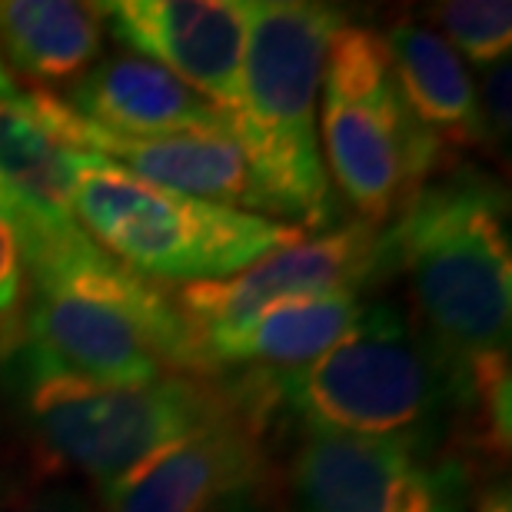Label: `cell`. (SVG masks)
<instances>
[{"instance_id": "obj_7", "label": "cell", "mask_w": 512, "mask_h": 512, "mask_svg": "<svg viewBox=\"0 0 512 512\" xmlns=\"http://www.w3.org/2000/svg\"><path fill=\"white\" fill-rule=\"evenodd\" d=\"M14 376L44 453L84 473L97 489L233 409L230 389L207 383V376L110 386L24 363H14Z\"/></svg>"}, {"instance_id": "obj_1", "label": "cell", "mask_w": 512, "mask_h": 512, "mask_svg": "<svg viewBox=\"0 0 512 512\" xmlns=\"http://www.w3.org/2000/svg\"><path fill=\"white\" fill-rule=\"evenodd\" d=\"M459 363L419 333L403 310L370 303L320 360L296 370H247L227 383L256 426L306 436L373 439L433 456L453 426Z\"/></svg>"}, {"instance_id": "obj_18", "label": "cell", "mask_w": 512, "mask_h": 512, "mask_svg": "<svg viewBox=\"0 0 512 512\" xmlns=\"http://www.w3.org/2000/svg\"><path fill=\"white\" fill-rule=\"evenodd\" d=\"M433 20L446 30V44L473 64L493 67L509 60L512 7L506 0H449L433 7Z\"/></svg>"}, {"instance_id": "obj_13", "label": "cell", "mask_w": 512, "mask_h": 512, "mask_svg": "<svg viewBox=\"0 0 512 512\" xmlns=\"http://www.w3.org/2000/svg\"><path fill=\"white\" fill-rule=\"evenodd\" d=\"M40 120L70 150H87L124 167L133 177L153 187L187 193V197L220 203V207L247 210L266 217V200L253 170L233 137L207 133H180V137H127L110 133L77 117L64 100L47 90H30Z\"/></svg>"}, {"instance_id": "obj_6", "label": "cell", "mask_w": 512, "mask_h": 512, "mask_svg": "<svg viewBox=\"0 0 512 512\" xmlns=\"http://www.w3.org/2000/svg\"><path fill=\"white\" fill-rule=\"evenodd\" d=\"M323 163L346 203L376 227L443 167L446 153L409 114L380 34L346 24L333 37L320 80Z\"/></svg>"}, {"instance_id": "obj_14", "label": "cell", "mask_w": 512, "mask_h": 512, "mask_svg": "<svg viewBox=\"0 0 512 512\" xmlns=\"http://www.w3.org/2000/svg\"><path fill=\"white\" fill-rule=\"evenodd\" d=\"M60 100L87 124L127 137H233L227 114H220L170 70L133 54L100 60Z\"/></svg>"}, {"instance_id": "obj_23", "label": "cell", "mask_w": 512, "mask_h": 512, "mask_svg": "<svg viewBox=\"0 0 512 512\" xmlns=\"http://www.w3.org/2000/svg\"><path fill=\"white\" fill-rule=\"evenodd\" d=\"M17 94H24V90L17 87L14 74H10V70H7L4 57H0V100H10V97H17Z\"/></svg>"}, {"instance_id": "obj_19", "label": "cell", "mask_w": 512, "mask_h": 512, "mask_svg": "<svg viewBox=\"0 0 512 512\" xmlns=\"http://www.w3.org/2000/svg\"><path fill=\"white\" fill-rule=\"evenodd\" d=\"M24 286L27 273L20 263L17 243L0 220V353H10L20 333V316H24Z\"/></svg>"}, {"instance_id": "obj_16", "label": "cell", "mask_w": 512, "mask_h": 512, "mask_svg": "<svg viewBox=\"0 0 512 512\" xmlns=\"http://www.w3.org/2000/svg\"><path fill=\"white\" fill-rule=\"evenodd\" d=\"M383 44L409 114L443 147V153L486 143L473 77L463 57L436 30L416 20H399L383 37Z\"/></svg>"}, {"instance_id": "obj_21", "label": "cell", "mask_w": 512, "mask_h": 512, "mask_svg": "<svg viewBox=\"0 0 512 512\" xmlns=\"http://www.w3.org/2000/svg\"><path fill=\"white\" fill-rule=\"evenodd\" d=\"M17 512H94L90 499L77 489H44L30 503H24Z\"/></svg>"}, {"instance_id": "obj_11", "label": "cell", "mask_w": 512, "mask_h": 512, "mask_svg": "<svg viewBox=\"0 0 512 512\" xmlns=\"http://www.w3.org/2000/svg\"><path fill=\"white\" fill-rule=\"evenodd\" d=\"M94 10L127 54L170 70L233 120L247 0H114Z\"/></svg>"}, {"instance_id": "obj_2", "label": "cell", "mask_w": 512, "mask_h": 512, "mask_svg": "<svg viewBox=\"0 0 512 512\" xmlns=\"http://www.w3.org/2000/svg\"><path fill=\"white\" fill-rule=\"evenodd\" d=\"M346 14L310 0H247L240 104L233 140L247 157L266 217L306 230H333L336 197L320 150L323 60Z\"/></svg>"}, {"instance_id": "obj_4", "label": "cell", "mask_w": 512, "mask_h": 512, "mask_svg": "<svg viewBox=\"0 0 512 512\" xmlns=\"http://www.w3.org/2000/svg\"><path fill=\"white\" fill-rule=\"evenodd\" d=\"M7 360L110 386L207 376L177 303L104 250L30 283Z\"/></svg>"}, {"instance_id": "obj_8", "label": "cell", "mask_w": 512, "mask_h": 512, "mask_svg": "<svg viewBox=\"0 0 512 512\" xmlns=\"http://www.w3.org/2000/svg\"><path fill=\"white\" fill-rule=\"evenodd\" d=\"M466 469L373 439L306 436L280 486V512H459Z\"/></svg>"}, {"instance_id": "obj_5", "label": "cell", "mask_w": 512, "mask_h": 512, "mask_svg": "<svg viewBox=\"0 0 512 512\" xmlns=\"http://www.w3.org/2000/svg\"><path fill=\"white\" fill-rule=\"evenodd\" d=\"M74 213L100 250L150 283L227 280L306 237L260 213L153 187L87 150H74Z\"/></svg>"}, {"instance_id": "obj_15", "label": "cell", "mask_w": 512, "mask_h": 512, "mask_svg": "<svg viewBox=\"0 0 512 512\" xmlns=\"http://www.w3.org/2000/svg\"><path fill=\"white\" fill-rule=\"evenodd\" d=\"M360 293L293 296L270 303L247 320L193 333L203 373L213 370H296L343 340L363 313Z\"/></svg>"}, {"instance_id": "obj_20", "label": "cell", "mask_w": 512, "mask_h": 512, "mask_svg": "<svg viewBox=\"0 0 512 512\" xmlns=\"http://www.w3.org/2000/svg\"><path fill=\"white\" fill-rule=\"evenodd\" d=\"M509 60L486 67L483 87L476 90V104H479V120H483L486 143L509 140Z\"/></svg>"}, {"instance_id": "obj_3", "label": "cell", "mask_w": 512, "mask_h": 512, "mask_svg": "<svg viewBox=\"0 0 512 512\" xmlns=\"http://www.w3.org/2000/svg\"><path fill=\"white\" fill-rule=\"evenodd\" d=\"M386 243L439 350L453 360L509 353V203L493 177L459 167L429 180L386 223Z\"/></svg>"}, {"instance_id": "obj_12", "label": "cell", "mask_w": 512, "mask_h": 512, "mask_svg": "<svg viewBox=\"0 0 512 512\" xmlns=\"http://www.w3.org/2000/svg\"><path fill=\"white\" fill-rule=\"evenodd\" d=\"M263 479V429L233 399L220 419L100 489V503L104 512H213L237 496H253Z\"/></svg>"}, {"instance_id": "obj_22", "label": "cell", "mask_w": 512, "mask_h": 512, "mask_svg": "<svg viewBox=\"0 0 512 512\" xmlns=\"http://www.w3.org/2000/svg\"><path fill=\"white\" fill-rule=\"evenodd\" d=\"M476 512H512V499H509V486H493L486 489V496L476 503Z\"/></svg>"}, {"instance_id": "obj_17", "label": "cell", "mask_w": 512, "mask_h": 512, "mask_svg": "<svg viewBox=\"0 0 512 512\" xmlns=\"http://www.w3.org/2000/svg\"><path fill=\"white\" fill-rule=\"evenodd\" d=\"M104 47L94 4L0 0V57L34 84H74Z\"/></svg>"}, {"instance_id": "obj_9", "label": "cell", "mask_w": 512, "mask_h": 512, "mask_svg": "<svg viewBox=\"0 0 512 512\" xmlns=\"http://www.w3.org/2000/svg\"><path fill=\"white\" fill-rule=\"evenodd\" d=\"M0 220L30 283L100 250L74 213V150L50 133L30 94L0 100Z\"/></svg>"}, {"instance_id": "obj_10", "label": "cell", "mask_w": 512, "mask_h": 512, "mask_svg": "<svg viewBox=\"0 0 512 512\" xmlns=\"http://www.w3.org/2000/svg\"><path fill=\"white\" fill-rule=\"evenodd\" d=\"M393 276L386 227L356 217L343 227L323 230L316 237L263 256L260 263L227 276V280L190 283L177 293V310L193 333L217 330L247 320L256 310L293 296L360 293L366 283Z\"/></svg>"}, {"instance_id": "obj_24", "label": "cell", "mask_w": 512, "mask_h": 512, "mask_svg": "<svg viewBox=\"0 0 512 512\" xmlns=\"http://www.w3.org/2000/svg\"><path fill=\"white\" fill-rule=\"evenodd\" d=\"M213 512H260V503H256L253 496H237V499H230V503H223L220 509H213Z\"/></svg>"}]
</instances>
